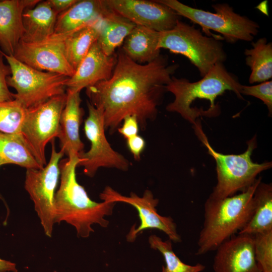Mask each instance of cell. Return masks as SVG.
Returning <instances> with one entry per match:
<instances>
[{
    "mask_svg": "<svg viewBox=\"0 0 272 272\" xmlns=\"http://www.w3.org/2000/svg\"><path fill=\"white\" fill-rule=\"evenodd\" d=\"M178 67L169 64L168 57L161 54L140 64L121 49L110 78L86 88L90 102L102 112L105 130L112 133L125 117L133 115L144 130L148 121L155 119L165 86Z\"/></svg>",
    "mask_w": 272,
    "mask_h": 272,
    "instance_id": "cell-1",
    "label": "cell"
},
{
    "mask_svg": "<svg viewBox=\"0 0 272 272\" xmlns=\"http://www.w3.org/2000/svg\"><path fill=\"white\" fill-rule=\"evenodd\" d=\"M80 162L78 156L59 162L60 182L54 196V222L64 221L76 228L78 237L87 238L94 232L93 224L108 226L104 217L112 214L116 202H97L89 197L77 180L76 170Z\"/></svg>",
    "mask_w": 272,
    "mask_h": 272,
    "instance_id": "cell-2",
    "label": "cell"
},
{
    "mask_svg": "<svg viewBox=\"0 0 272 272\" xmlns=\"http://www.w3.org/2000/svg\"><path fill=\"white\" fill-rule=\"evenodd\" d=\"M261 181L259 177L247 189L237 195L223 199L208 197L204 205V221L196 255L216 250L246 226L253 215V194Z\"/></svg>",
    "mask_w": 272,
    "mask_h": 272,
    "instance_id": "cell-3",
    "label": "cell"
},
{
    "mask_svg": "<svg viewBox=\"0 0 272 272\" xmlns=\"http://www.w3.org/2000/svg\"><path fill=\"white\" fill-rule=\"evenodd\" d=\"M242 85L238 79L227 70L223 63L216 64L196 82H191L185 78L172 76L165 89L174 95V100L167 105L166 110L179 113L194 125L198 116L192 109V104L196 99L209 101L208 112L211 116L217 115L220 107L215 104L217 97L226 91H232L238 98L243 99L240 93Z\"/></svg>",
    "mask_w": 272,
    "mask_h": 272,
    "instance_id": "cell-4",
    "label": "cell"
},
{
    "mask_svg": "<svg viewBox=\"0 0 272 272\" xmlns=\"http://www.w3.org/2000/svg\"><path fill=\"white\" fill-rule=\"evenodd\" d=\"M193 127L196 135L216 162L217 182L209 197L223 199L237 192H243L255 182L260 173L271 167V162L258 164L252 161V154L257 147L256 135L247 142V149L243 153L223 154L211 147L199 121H196Z\"/></svg>",
    "mask_w": 272,
    "mask_h": 272,
    "instance_id": "cell-5",
    "label": "cell"
},
{
    "mask_svg": "<svg viewBox=\"0 0 272 272\" xmlns=\"http://www.w3.org/2000/svg\"><path fill=\"white\" fill-rule=\"evenodd\" d=\"M158 47L186 57L201 78L216 64L223 63L227 59L219 39L203 35L199 29L180 20L173 29L160 32Z\"/></svg>",
    "mask_w": 272,
    "mask_h": 272,
    "instance_id": "cell-6",
    "label": "cell"
},
{
    "mask_svg": "<svg viewBox=\"0 0 272 272\" xmlns=\"http://www.w3.org/2000/svg\"><path fill=\"white\" fill-rule=\"evenodd\" d=\"M156 1L170 8L179 16L198 24L208 33L211 30L220 33L228 43L251 41L259 32V26L256 22L236 13L226 3L212 5L216 11L212 13L192 8L177 0Z\"/></svg>",
    "mask_w": 272,
    "mask_h": 272,
    "instance_id": "cell-7",
    "label": "cell"
},
{
    "mask_svg": "<svg viewBox=\"0 0 272 272\" xmlns=\"http://www.w3.org/2000/svg\"><path fill=\"white\" fill-rule=\"evenodd\" d=\"M11 70L7 78L8 86L17 93L14 99L27 109L35 107L51 98L65 93V83L69 78L63 75L34 69L4 53Z\"/></svg>",
    "mask_w": 272,
    "mask_h": 272,
    "instance_id": "cell-8",
    "label": "cell"
},
{
    "mask_svg": "<svg viewBox=\"0 0 272 272\" xmlns=\"http://www.w3.org/2000/svg\"><path fill=\"white\" fill-rule=\"evenodd\" d=\"M66 100V93L54 96L27 109L21 134L37 161L46 165L45 147L57 138L59 121Z\"/></svg>",
    "mask_w": 272,
    "mask_h": 272,
    "instance_id": "cell-9",
    "label": "cell"
},
{
    "mask_svg": "<svg viewBox=\"0 0 272 272\" xmlns=\"http://www.w3.org/2000/svg\"><path fill=\"white\" fill-rule=\"evenodd\" d=\"M51 154L48 163L41 169H27L25 188L33 201L34 209L46 236L51 237L55 224L54 196L60 175L59 163L64 153L57 152L54 140L51 142Z\"/></svg>",
    "mask_w": 272,
    "mask_h": 272,
    "instance_id": "cell-10",
    "label": "cell"
},
{
    "mask_svg": "<svg viewBox=\"0 0 272 272\" xmlns=\"http://www.w3.org/2000/svg\"><path fill=\"white\" fill-rule=\"evenodd\" d=\"M87 103L89 114L84 122V131L91 147L88 152L79 154L81 162L78 166H83L84 174L90 177L101 167L127 171L130 165L128 160L113 150L106 139L101 110L88 101Z\"/></svg>",
    "mask_w": 272,
    "mask_h": 272,
    "instance_id": "cell-11",
    "label": "cell"
},
{
    "mask_svg": "<svg viewBox=\"0 0 272 272\" xmlns=\"http://www.w3.org/2000/svg\"><path fill=\"white\" fill-rule=\"evenodd\" d=\"M99 197L105 201L127 203L137 210L141 223L137 228L135 225L131 227L126 235L128 242H134L140 233L150 229H158L164 232L172 242L181 241L173 219L171 217L162 216L157 213L156 207L159 203V200L154 198L152 192L150 190H146L142 197L133 192H130L129 196H126L107 186L100 194Z\"/></svg>",
    "mask_w": 272,
    "mask_h": 272,
    "instance_id": "cell-12",
    "label": "cell"
},
{
    "mask_svg": "<svg viewBox=\"0 0 272 272\" xmlns=\"http://www.w3.org/2000/svg\"><path fill=\"white\" fill-rule=\"evenodd\" d=\"M113 12L135 25L161 32L173 29L179 16L170 8L156 1L105 0Z\"/></svg>",
    "mask_w": 272,
    "mask_h": 272,
    "instance_id": "cell-13",
    "label": "cell"
},
{
    "mask_svg": "<svg viewBox=\"0 0 272 272\" xmlns=\"http://www.w3.org/2000/svg\"><path fill=\"white\" fill-rule=\"evenodd\" d=\"M13 56L24 64L39 71L71 77L75 70L67 61L61 39L51 36L38 43L20 40Z\"/></svg>",
    "mask_w": 272,
    "mask_h": 272,
    "instance_id": "cell-14",
    "label": "cell"
},
{
    "mask_svg": "<svg viewBox=\"0 0 272 272\" xmlns=\"http://www.w3.org/2000/svg\"><path fill=\"white\" fill-rule=\"evenodd\" d=\"M215 272H262L255 258L253 235L238 234L216 250Z\"/></svg>",
    "mask_w": 272,
    "mask_h": 272,
    "instance_id": "cell-15",
    "label": "cell"
},
{
    "mask_svg": "<svg viewBox=\"0 0 272 272\" xmlns=\"http://www.w3.org/2000/svg\"><path fill=\"white\" fill-rule=\"evenodd\" d=\"M117 61V54H105L97 41L82 60L74 75L65 83L66 90L80 92L84 88L106 81L111 77Z\"/></svg>",
    "mask_w": 272,
    "mask_h": 272,
    "instance_id": "cell-16",
    "label": "cell"
},
{
    "mask_svg": "<svg viewBox=\"0 0 272 272\" xmlns=\"http://www.w3.org/2000/svg\"><path fill=\"white\" fill-rule=\"evenodd\" d=\"M112 12L105 0L78 1L58 15L52 36L64 37L85 26L98 23Z\"/></svg>",
    "mask_w": 272,
    "mask_h": 272,
    "instance_id": "cell-17",
    "label": "cell"
},
{
    "mask_svg": "<svg viewBox=\"0 0 272 272\" xmlns=\"http://www.w3.org/2000/svg\"><path fill=\"white\" fill-rule=\"evenodd\" d=\"M40 1H0V46L4 53L14 55L24 33L23 13L27 9L34 7Z\"/></svg>",
    "mask_w": 272,
    "mask_h": 272,
    "instance_id": "cell-18",
    "label": "cell"
},
{
    "mask_svg": "<svg viewBox=\"0 0 272 272\" xmlns=\"http://www.w3.org/2000/svg\"><path fill=\"white\" fill-rule=\"evenodd\" d=\"M80 92L66 90V100L61 114L59 132L61 150L69 157L78 156L84 145L80 137V127L84 111L81 107Z\"/></svg>",
    "mask_w": 272,
    "mask_h": 272,
    "instance_id": "cell-19",
    "label": "cell"
},
{
    "mask_svg": "<svg viewBox=\"0 0 272 272\" xmlns=\"http://www.w3.org/2000/svg\"><path fill=\"white\" fill-rule=\"evenodd\" d=\"M58 15L48 1H41L34 7L27 9L22 16L24 31L21 40L38 43L49 39L54 33Z\"/></svg>",
    "mask_w": 272,
    "mask_h": 272,
    "instance_id": "cell-20",
    "label": "cell"
},
{
    "mask_svg": "<svg viewBox=\"0 0 272 272\" xmlns=\"http://www.w3.org/2000/svg\"><path fill=\"white\" fill-rule=\"evenodd\" d=\"M159 38V32L135 25L124 40L121 49L133 61L148 63L160 55Z\"/></svg>",
    "mask_w": 272,
    "mask_h": 272,
    "instance_id": "cell-21",
    "label": "cell"
},
{
    "mask_svg": "<svg viewBox=\"0 0 272 272\" xmlns=\"http://www.w3.org/2000/svg\"><path fill=\"white\" fill-rule=\"evenodd\" d=\"M253 215L246 226L238 234L254 235L272 231V185L261 181L253 194Z\"/></svg>",
    "mask_w": 272,
    "mask_h": 272,
    "instance_id": "cell-22",
    "label": "cell"
},
{
    "mask_svg": "<svg viewBox=\"0 0 272 272\" xmlns=\"http://www.w3.org/2000/svg\"><path fill=\"white\" fill-rule=\"evenodd\" d=\"M135 26L112 11L100 22L97 42L105 54L111 55Z\"/></svg>",
    "mask_w": 272,
    "mask_h": 272,
    "instance_id": "cell-23",
    "label": "cell"
},
{
    "mask_svg": "<svg viewBox=\"0 0 272 272\" xmlns=\"http://www.w3.org/2000/svg\"><path fill=\"white\" fill-rule=\"evenodd\" d=\"M8 164L26 169L44 167L37 161L21 134L0 132V166Z\"/></svg>",
    "mask_w": 272,
    "mask_h": 272,
    "instance_id": "cell-24",
    "label": "cell"
},
{
    "mask_svg": "<svg viewBox=\"0 0 272 272\" xmlns=\"http://www.w3.org/2000/svg\"><path fill=\"white\" fill-rule=\"evenodd\" d=\"M101 20L85 26L64 37H55L61 40L65 56L75 70L97 40Z\"/></svg>",
    "mask_w": 272,
    "mask_h": 272,
    "instance_id": "cell-25",
    "label": "cell"
},
{
    "mask_svg": "<svg viewBox=\"0 0 272 272\" xmlns=\"http://www.w3.org/2000/svg\"><path fill=\"white\" fill-rule=\"evenodd\" d=\"M251 44V48L244 51L245 63L251 70L249 82L267 81L272 78V43L260 38Z\"/></svg>",
    "mask_w": 272,
    "mask_h": 272,
    "instance_id": "cell-26",
    "label": "cell"
},
{
    "mask_svg": "<svg viewBox=\"0 0 272 272\" xmlns=\"http://www.w3.org/2000/svg\"><path fill=\"white\" fill-rule=\"evenodd\" d=\"M148 240L151 248L158 250L164 257L165 265L162 266V272H201L206 268L200 263L192 265L182 262L174 252L170 239L163 241L158 236L152 235Z\"/></svg>",
    "mask_w": 272,
    "mask_h": 272,
    "instance_id": "cell-27",
    "label": "cell"
},
{
    "mask_svg": "<svg viewBox=\"0 0 272 272\" xmlns=\"http://www.w3.org/2000/svg\"><path fill=\"white\" fill-rule=\"evenodd\" d=\"M27 112L17 100L0 102V132L8 134H21Z\"/></svg>",
    "mask_w": 272,
    "mask_h": 272,
    "instance_id": "cell-28",
    "label": "cell"
},
{
    "mask_svg": "<svg viewBox=\"0 0 272 272\" xmlns=\"http://www.w3.org/2000/svg\"><path fill=\"white\" fill-rule=\"evenodd\" d=\"M256 261L262 272H272V231L253 235Z\"/></svg>",
    "mask_w": 272,
    "mask_h": 272,
    "instance_id": "cell-29",
    "label": "cell"
},
{
    "mask_svg": "<svg viewBox=\"0 0 272 272\" xmlns=\"http://www.w3.org/2000/svg\"><path fill=\"white\" fill-rule=\"evenodd\" d=\"M241 95H249L261 100L266 105L269 115L272 112V81H267L254 86L242 85Z\"/></svg>",
    "mask_w": 272,
    "mask_h": 272,
    "instance_id": "cell-30",
    "label": "cell"
},
{
    "mask_svg": "<svg viewBox=\"0 0 272 272\" xmlns=\"http://www.w3.org/2000/svg\"><path fill=\"white\" fill-rule=\"evenodd\" d=\"M4 56L0 49V102L11 101L14 99V94L11 92L7 83V78L11 76L10 66L4 63Z\"/></svg>",
    "mask_w": 272,
    "mask_h": 272,
    "instance_id": "cell-31",
    "label": "cell"
},
{
    "mask_svg": "<svg viewBox=\"0 0 272 272\" xmlns=\"http://www.w3.org/2000/svg\"><path fill=\"white\" fill-rule=\"evenodd\" d=\"M122 125L117 128L118 131L125 139H128L138 134L139 124L135 115L125 117Z\"/></svg>",
    "mask_w": 272,
    "mask_h": 272,
    "instance_id": "cell-32",
    "label": "cell"
},
{
    "mask_svg": "<svg viewBox=\"0 0 272 272\" xmlns=\"http://www.w3.org/2000/svg\"><path fill=\"white\" fill-rule=\"evenodd\" d=\"M127 146L132 154L135 160L141 159V155L144 151L146 142L145 140L138 134L126 140Z\"/></svg>",
    "mask_w": 272,
    "mask_h": 272,
    "instance_id": "cell-33",
    "label": "cell"
},
{
    "mask_svg": "<svg viewBox=\"0 0 272 272\" xmlns=\"http://www.w3.org/2000/svg\"><path fill=\"white\" fill-rule=\"evenodd\" d=\"M78 0H48L50 6L58 14L65 11Z\"/></svg>",
    "mask_w": 272,
    "mask_h": 272,
    "instance_id": "cell-34",
    "label": "cell"
},
{
    "mask_svg": "<svg viewBox=\"0 0 272 272\" xmlns=\"http://www.w3.org/2000/svg\"><path fill=\"white\" fill-rule=\"evenodd\" d=\"M17 272L16 264L0 258V272Z\"/></svg>",
    "mask_w": 272,
    "mask_h": 272,
    "instance_id": "cell-35",
    "label": "cell"
}]
</instances>
